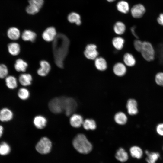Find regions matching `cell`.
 Instances as JSON below:
<instances>
[{
  "label": "cell",
  "instance_id": "obj_22",
  "mask_svg": "<svg viewBox=\"0 0 163 163\" xmlns=\"http://www.w3.org/2000/svg\"><path fill=\"white\" fill-rule=\"evenodd\" d=\"M114 73L119 76L124 75L126 73V69L125 65L121 63H118L115 64L113 67Z\"/></svg>",
  "mask_w": 163,
  "mask_h": 163
},
{
  "label": "cell",
  "instance_id": "obj_29",
  "mask_svg": "<svg viewBox=\"0 0 163 163\" xmlns=\"http://www.w3.org/2000/svg\"><path fill=\"white\" fill-rule=\"evenodd\" d=\"M82 125L84 128L87 130H94L96 127L95 121L92 119H85L84 120Z\"/></svg>",
  "mask_w": 163,
  "mask_h": 163
},
{
  "label": "cell",
  "instance_id": "obj_44",
  "mask_svg": "<svg viewBox=\"0 0 163 163\" xmlns=\"http://www.w3.org/2000/svg\"><path fill=\"white\" fill-rule=\"evenodd\" d=\"M107 0L109 2H112L115 1L116 0Z\"/></svg>",
  "mask_w": 163,
  "mask_h": 163
},
{
  "label": "cell",
  "instance_id": "obj_3",
  "mask_svg": "<svg viewBox=\"0 0 163 163\" xmlns=\"http://www.w3.org/2000/svg\"><path fill=\"white\" fill-rule=\"evenodd\" d=\"M52 142L47 137L41 138L36 146V150L41 154H46L49 153L51 149Z\"/></svg>",
  "mask_w": 163,
  "mask_h": 163
},
{
  "label": "cell",
  "instance_id": "obj_4",
  "mask_svg": "<svg viewBox=\"0 0 163 163\" xmlns=\"http://www.w3.org/2000/svg\"><path fill=\"white\" fill-rule=\"evenodd\" d=\"M140 52L143 58L148 61H152L155 58L154 50L152 44L148 42H143Z\"/></svg>",
  "mask_w": 163,
  "mask_h": 163
},
{
  "label": "cell",
  "instance_id": "obj_41",
  "mask_svg": "<svg viewBox=\"0 0 163 163\" xmlns=\"http://www.w3.org/2000/svg\"><path fill=\"white\" fill-rule=\"evenodd\" d=\"M159 48V55L160 60L162 62H163V44L160 46Z\"/></svg>",
  "mask_w": 163,
  "mask_h": 163
},
{
  "label": "cell",
  "instance_id": "obj_38",
  "mask_svg": "<svg viewBox=\"0 0 163 163\" xmlns=\"http://www.w3.org/2000/svg\"><path fill=\"white\" fill-rule=\"evenodd\" d=\"M143 42L139 40H135L134 43V47L136 50L139 52H141L143 45Z\"/></svg>",
  "mask_w": 163,
  "mask_h": 163
},
{
  "label": "cell",
  "instance_id": "obj_15",
  "mask_svg": "<svg viewBox=\"0 0 163 163\" xmlns=\"http://www.w3.org/2000/svg\"><path fill=\"white\" fill-rule=\"evenodd\" d=\"M126 107L128 113L130 115H135L138 113L137 104L134 99H130L128 101Z\"/></svg>",
  "mask_w": 163,
  "mask_h": 163
},
{
  "label": "cell",
  "instance_id": "obj_20",
  "mask_svg": "<svg viewBox=\"0 0 163 163\" xmlns=\"http://www.w3.org/2000/svg\"><path fill=\"white\" fill-rule=\"evenodd\" d=\"M27 63L21 59H17L15 62L14 67L15 69L18 72H25L28 67Z\"/></svg>",
  "mask_w": 163,
  "mask_h": 163
},
{
  "label": "cell",
  "instance_id": "obj_9",
  "mask_svg": "<svg viewBox=\"0 0 163 163\" xmlns=\"http://www.w3.org/2000/svg\"><path fill=\"white\" fill-rule=\"evenodd\" d=\"M146 12L145 6L142 4H138L134 5L131 9L132 16L135 18L142 17Z\"/></svg>",
  "mask_w": 163,
  "mask_h": 163
},
{
  "label": "cell",
  "instance_id": "obj_19",
  "mask_svg": "<svg viewBox=\"0 0 163 163\" xmlns=\"http://www.w3.org/2000/svg\"><path fill=\"white\" fill-rule=\"evenodd\" d=\"M32 80V76L28 73H22L19 75L18 78V81L19 83L24 86H27L30 85Z\"/></svg>",
  "mask_w": 163,
  "mask_h": 163
},
{
  "label": "cell",
  "instance_id": "obj_10",
  "mask_svg": "<svg viewBox=\"0 0 163 163\" xmlns=\"http://www.w3.org/2000/svg\"><path fill=\"white\" fill-rule=\"evenodd\" d=\"M96 46L94 44H89L87 46L84 52L86 58L91 60L95 59L98 55Z\"/></svg>",
  "mask_w": 163,
  "mask_h": 163
},
{
  "label": "cell",
  "instance_id": "obj_23",
  "mask_svg": "<svg viewBox=\"0 0 163 163\" xmlns=\"http://www.w3.org/2000/svg\"><path fill=\"white\" fill-rule=\"evenodd\" d=\"M116 158L121 162H125L128 159V156L127 152L123 148H119L117 151L115 155Z\"/></svg>",
  "mask_w": 163,
  "mask_h": 163
},
{
  "label": "cell",
  "instance_id": "obj_42",
  "mask_svg": "<svg viewBox=\"0 0 163 163\" xmlns=\"http://www.w3.org/2000/svg\"><path fill=\"white\" fill-rule=\"evenodd\" d=\"M135 28H136L135 26H133L131 28V32L132 33V34L133 35V36L136 38H138V37L137 35L136 34L135 32Z\"/></svg>",
  "mask_w": 163,
  "mask_h": 163
},
{
  "label": "cell",
  "instance_id": "obj_24",
  "mask_svg": "<svg viewBox=\"0 0 163 163\" xmlns=\"http://www.w3.org/2000/svg\"><path fill=\"white\" fill-rule=\"evenodd\" d=\"M94 63L96 67L99 70L104 71L107 68V62L103 58L97 57L95 59Z\"/></svg>",
  "mask_w": 163,
  "mask_h": 163
},
{
  "label": "cell",
  "instance_id": "obj_33",
  "mask_svg": "<svg viewBox=\"0 0 163 163\" xmlns=\"http://www.w3.org/2000/svg\"><path fill=\"white\" fill-rule=\"evenodd\" d=\"M124 40L120 37H116L112 40V44L114 47L117 50L121 49L123 46Z\"/></svg>",
  "mask_w": 163,
  "mask_h": 163
},
{
  "label": "cell",
  "instance_id": "obj_36",
  "mask_svg": "<svg viewBox=\"0 0 163 163\" xmlns=\"http://www.w3.org/2000/svg\"><path fill=\"white\" fill-rule=\"evenodd\" d=\"M9 70L8 68L5 64H0V78L4 79L8 75Z\"/></svg>",
  "mask_w": 163,
  "mask_h": 163
},
{
  "label": "cell",
  "instance_id": "obj_18",
  "mask_svg": "<svg viewBox=\"0 0 163 163\" xmlns=\"http://www.w3.org/2000/svg\"><path fill=\"white\" fill-rule=\"evenodd\" d=\"M21 37L24 41L33 42L36 39L37 34L35 33L31 30H26L22 32Z\"/></svg>",
  "mask_w": 163,
  "mask_h": 163
},
{
  "label": "cell",
  "instance_id": "obj_12",
  "mask_svg": "<svg viewBox=\"0 0 163 163\" xmlns=\"http://www.w3.org/2000/svg\"><path fill=\"white\" fill-rule=\"evenodd\" d=\"M13 116L12 112L8 108H3L0 110V121L2 122L10 121L13 118Z\"/></svg>",
  "mask_w": 163,
  "mask_h": 163
},
{
  "label": "cell",
  "instance_id": "obj_11",
  "mask_svg": "<svg viewBox=\"0 0 163 163\" xmlns=\"http://www.w3.org/2000/svg\"><path fill=\"white\" fill-rule=\"evenodd\" d=\"M40 67L37 70V73L41 76H45L49 73L50 69L51 66L47 61L42 60L40 63Z\"/></svg>",
  "mask_w": 163,
  "mask_h": 163
},
{
  "label": "cell",
  "instance_id": "obj_32",
  "mask_svg": "<svg viewBox=\"0 0 163 163\" xmlns=\"http://www.w3.org/2000/svg\"><path fill=\"white\" fill-rule=\"evenodd\" d=\"M123 61L128 66H132L136 63V60L134 56L131 54L127 53L124 56Z\"/></svg>",
  "mask_w": 163,
  "mask_h": 163
},
{
  "label": "cell",
  "instance_id": "obj_27",
  "mask_svg": "<svg viewBox=\"0 0 163 163\" xmlns=\"http://www.w3.org/2000/svg\"><path fill=\"white\" fill-rule=\"evenodd\" d=\"M131 155L134 158L140 159L142 156L143 152L141 149L137 146H133L130 149Z\"/></svg>",
  "mask_w": 163,
  "mask_h": 163
},
{
  "label": "cell",
  "instance_id": "obj_21",
  "mask_svg": "<svg viewBox=\"0 0 163 163\" xmlns=\"http://www.w3.org/2000/svg\"><path fill=\"white\" fill-rule=\"evenodd\" d=\"M5 82L6 86L10 89H14L17 87L18 80L13 75H8L5 78Z\"/></svg>",
  "mask_w": 163,
  "mask_h": 163
},
{
  "label": "cell",
  "instance_id": "obj_35",
  "mask_svg": "<svg viewBox=\"0 0 163 163\" xmlns=\"http://www.w3.org/2000/svg\"><path fill=\"white\" fill-rule=\"evenodd\" d=\"M11 148L9 145L6 142H3L0 144V155H5L10 152Z\"/></svg>",
  "mask_w": 163,
  "mask_h": 163
},
{
  "label": "cell",
  "instance_id": "obj_31",
  "mask_svg": "<svg viewBox=\"0 0 163 163\" xmlns=\"http://www.w3.org/2000/svg\"><path fill=\"white\" fill-rule=\"evenodd\" d=\"M126 26L125 24L121 21H118L114 24L113 30L118 35L123 34L126 30Z\"/></svg>",
  "mask_w": 163,
  "mask_h": 163
},
{
  "label": "cell",
  "instance_id": "obj_34",
  "mask_svg": "<svg viewBox=\"0 0 163 163\" xmlns=\"http://www.w3.org/2000/svg\"><path fill=\"white\" fill-rule=\"evenodd\" d=\"M18 95L20 99L25 100L28 99L29 97L30 93L27 89L25 88H21L18 90Z\"/></svg>",
  "mask_w": 163,
  "mask_h": 163
},
{
  "label": "cell",
  "instance_id": "obj_28",
  "mask_svg": "<svg viewBox=\"0 0 163 163\" xmlns=\"http://www.w3.org/2000/svg\"><path fill=\"white\" fill-rule=\"evenodd\" d=\"M127 117L126 114L122 112L117 113L114 116L115 122L120 125L125 124L127 121Z\"/></svg>",
  "mask_w": 163,
  "mask_h": 163
},
{
  "label": "cell",
  "instance_id": "obj_13",
  "mask_svg": "<svg viewBox=\"0 0 163 163\" xmlns=\"http://www.w3.org/2000/svg\"><path fill=\"white\" fill-rule=\"evenodd\" d=\"M7 35L8 38L12 41L18 40L21 35L19 29L15 27L9 28L7 31Z\"/></svg>",
  "mask_w": 163,
  "mask_h": 163
},
{
  "label": "cell",
  "instance_id": "obj_5",
  "mask_svg": "<svg viewBox=\"0 0 163 163\" xmlns=\"http://www.w3.org/2000/svg\"><path fill=\"white\" fill-rule=\"evenodd\" d=\"M48 107L50 110L55 114H59L64 111L63 97H55L49 102Z\"/></svg>",
  "mask_w": 163,
  "mask_h": 163
},
{
  "label": "cell",
  "instance_id": "obj_6",
  "mask_svg": "<svg viewBox=\"0 0 163 163\" xmlns=\"http://www.w3.org/2000/svg\"><path fill=\"white\" fill-rule=\"evenodd\" d=\"M64 111L66 115L69 116L74 113L77 107L75 100L71 97H63Z\"/></svg>",
  "mask_w": 163,
  "mask_h": 163
},
{
  "label": "cell",
  "instance_id": "obj_7",
  "mask_svg": "<svg viewBox=\"0 0 163 163\" xmlns=\"http://www.w3.org/2000/svg\"><path fill=\"white\" fill-rule=\"evenodd\" d=\"M29 3L26 8L27 12L30 14L33 15L37 13L42 7L43 3V0H28Z\"/></svg>",
  "mask_w": 163,
  "mask_h": 163
},
{
  "label": "cell",
  "instance_id": "obj_26",
  "mask_svg": "<svg viewBox=\"0 0 163 163\" xmlns=\"http://www.w3.org/2000/svg\"><path fill=\"white\" fill-rule=\"evenodd\" d=\"M67 19L68 21L71 23H75L78 25H79L81 24V17L77 13H71L68 15Z\"/></svg>",
  "mask_w": 163,
  "mask_h": 163
},
{
  "label": "cell",
  "instance_id": "obj_2",
  "mask_svg": "<svg viewBox=\"0 0 163 163\" xmlns=\"http://www.w3.org/2000/svg\"><path fill=\"white\" fill-rule=\"evenodd\" d=\"M72 145L78 152L82 154H88L92 149V144L82 134H79L75 137L72 141Z\"/></svg>",
  "mask_w": 163,
  "mask_h": 163
},
{
  "label": "cell",
  "instance_id": "obj_1",
  "mask_svg": "<svg viewBox=\"0 0 163 163\" xmlns=\"http://www.w3.org/2000/svg\"><path fill=\"white\" fill-rule=\"evenodd\" d=\"M53 50L55 63L59 67H63V61L68 53L69 41L62 34H59L53 41Z\"/></svg>",
  "mask_w": 163,
  "mask_h": 163
},
{
  "label": "cell",
  "instance_id": "obj_16",
  "mask_svg": "<svg viewBox=\"0 0 163 163\" xmlns=\"http://www.w3.org/2000/svg\"><path fill=\"white\" fill-rule=\"evenodd\" d=\"M83 121L82 117L78 114H72L69 120L71 125L76 128L80 127L83 124Z\"/></svg>",
  "mask_w": 163,
  "mask_h": 163
},
{
  "label": "cell",
  "instance_id": "obj_8",
  "mask_svg": "<svg viewBox=\"0 0 163 163\" xmlns=\"http://www.w3.org/2000/svg\"><path fill=\"white\" fill-rule=\"evenodd\" d=\"M57 33L56 29L53 27L47 28L43 32L42 37L45 41L48 42L53 41L56 38Z\"/></svg>",
  "mask_w": 163,
  "mask_h": 163
},
{
  "label": "cell",
  "instance_id": "obj_25",
  "mask_svg": "<svg viewBox=\"0 0 163 163\" xmlns=\"http://www.w3.org/2000/svg\"><path fill=\"white\" fill-rule=\"evenodd\" d=\"M117 10L123 14L128 13L129 10V7L128 3L126 1L121 0L116 5Z\"/></svg>",
  "mask_w": 163,
  "mask_h": 163
},
{
  "label": "cell",
  "instance_id": "obj_37",
  "mask_svg": "<svg viewBox=\"0 0 163 163\" xmlns=\"http://www.w3.org/2000/svg\"><path fill=\"white\" fill-rule=\"evenodd\" d=\"M155 81L158 85L163 86V72H159L156 75Z\"/></svg>",
  "mask_w": 163,
  "mask_h": 163
},
{
  "label": "cell",
  "instance_id": "obj_45",
  "mask_svg": "<svg viewBox=\"0 0 163 163\" xmlns=\"http://www.w3.org/2000/svg\"></svg>",
  "mask_w": 163,
  "mask_h": 163
},
{
  "label": "cell",
  "instance_id": "obj_40",
  "mask_svg": "<svg viewBox=\"0 0 163 163\" xmlns=\"http://www.w3.org/2000/svg\"><path fill=\"white\" fill-rule=\"evenodd\" d=\"M157 20L158 23L160 25L163 26V13L160 14Z\"/></svg>",
  "mask_w": 163,
  "mask_h": 163
},
{
  "label": "cell",
  "instance_id": "obj_17",
  "mask_svg": "<svg viewBox=\"0 0 163 163\" xmlns=\"http://www.w3.org/2000/svg\"><path fill=\"white\" fill-rule=\"evenodd\" d=\"M47 123L46 118L44 116L39 115L35 116L33 120V123L37 129H42L46 126Z\"/></svg>",
  "mask_w": 163,
  "mask_h": 163
},
{
  "label": "cell",
  "instance_id": "obj_14",
  "mask_svg": "<svg viewBox=\"0 0 163 163\" xmlns=\"http://www.w3.org/2000/svg\"><path fill=\"white\" fill-rule=\"evenodd\" d=\"M7 50L11 56H15L20 53L21 47L18 43L15 42H10L7 45Z\"/></svg>",
  "mask_w": 163,
  "mask_h": 163
},
{
  "label": "cell",
  "instance_id": "obj_43",
  "mask_svg": "<svg viewBox=\"0 0 163 163\" xmlns=\"http://www.w3.org/2000/svg\"><path fill=\"white\" fill-rule=\"evenodd\" d=\"M3 127L0 125V138L2 136L3 133Z\"/></svg>",
  "mask_w": 163,
  "mask_h": 163
},
{
  "label": "cell",
  "instance_id": "obj_30",
  "mask_svg": "<svg viewBox=\"0 0 163 163\" xmlns=\"http://www.w3.org/2000/svg\"><path fill=\"white\" fill-rule=\"evenodd\" d=\"M145 153L147 155L146 161L148 163H155L159 157V154L158 152H150L146 151Z\"/></svg>",
  "mask_w": 163,
  "mask_h": 163
},
{
  "label": "cell",
  "instance_id": "obj_39",
  "mask_svg": "<svg viewBox=\"0 0 163 163\" xmlns=\"http://www.w3.org/2000/svg\"><path fill=\"white\" fill-rule=\"evenodd\" d=\"M156 130L160 135L163 136V123L159 124L156 126Z\"/></svg>",
  "mask_w": 163,
  "mask_h": 163
}]
</instances>
